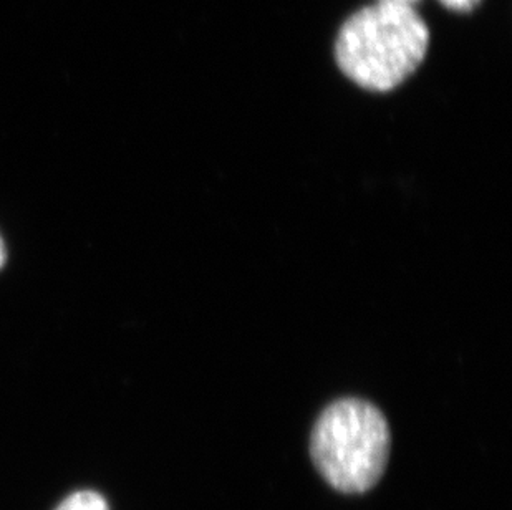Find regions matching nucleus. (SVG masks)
Segmentation results:
<instances>
[{"mask_svg": "<svg viewBox=\"0 0 512 510\" xmlns=\"http://www.w3.org/2000/svg\"><path fill=\"white\" fill-rule=\"evenodd\" d=\"M428 44V27L411 5L380 0L343 24L335 58L353 83L390 92L420 67Z\"/></svg>", "mask_w": 512, "mask_h": 510, "instance_id": "1", "label": "nucleus"}, {"mask_svg": "<svg viewBox=\"0 0 512 510\" xmlns=\"http://www.w3.org/2000/svg\"><path fill=\"white\" fill-rule=\"evenodd\" d=\"M390 441L387 419L377 406L345 398L320 414L310 453L330 486L343 494H363L383 476Z\"/></svg>", "mask_w": 512, "mask_h": 510, "instance_id": "2", "label": "nucleus"}, {"mask_svg": "<svg viewBox=\"0 0 512 510\" xmlns=\"http://www.w3.org/2000/svg\"><path fill=\"white\" fill-rule=\"evenodd\" d=\"M55 510H110L102 494L95 491L73 492Z\"/></svg>", "mask_w": 512, "mask_h": 510, "instance_id": "3", "label": "nucleus"}, {"mask_svg": "<svg viewBox=\"0 0 512 510\" xmlns=\"http://www.w3.org/2000/svg\"><path fill=\"white\" fill-rule=\"evenodd\" d=\"M440 2L448 9L458 10V12H468L474 5L479 4V0H440Z\"/></svg>", "mask_w": 512, "mask_h": 510, "instance_id": "4", "label": "nucleus"}, {"mask_svg": "<svg viewBox=\"0 0 512 510\" xmlns=\"http://www.w3.org/2000/svg\"><path fill=\"white\" fill-rule=\"evenodd\" d=\"M382 2H393V4L413 5L418 0H382Z\"/></svg>", "mask_w": 512, "mask_h": 510, "instance_id": "5", "label": "nucleus"}, {"mask_svg": "<svg viewBox=\"0 0 512 510\" xmlns=\"http://www.w3.org/2000/svg\"><path fill=\"white\" fill-rule=\"evenodd\" d=\"M5 262V247L4 242H2V239H0V269H2V265H4Z\"/></svg>", "mask_w": 512, "mask_h": 510, "instance_id": "6", "label": "nucleus"}]
</instances>
